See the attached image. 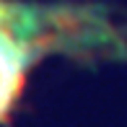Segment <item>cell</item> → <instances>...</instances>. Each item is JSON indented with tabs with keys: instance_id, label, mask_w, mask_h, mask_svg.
Listing matches in <instances>:
<instances>
[{
	"instance_id": "cell-1",
	"label": "cell",
	"mask_w": 127,
	"mask_h": 127,
	"mask_svg": "<svg viewBox=\"0 0 127 127\" xmlns=\"http://www.w3.org/2000/svg\"><path fill=\"white\" fill-rule=\"evenodd\" d=\"M83 26V24H78ZM73 10H52L18 5L10 18L0 24V119L8 117L16 104L29 67L47 49H52L62 34H73Z\"/></svg>"
},
{
	"instance_id": "cell-2",
	"label": "cell",
	"mask_w": 127,
	"mask_h": 127,
	"mask_svg": "<svg viewBox=\"0 0 127 127\" xmlns=\"http://www.w3.org/2000/svg\"><path fill=\"white\" fill-rule=\"evenodd\" d=\"M16 8H18V3H8V0H0V24H3L5 18H10V16L16 13Z\"/></svg>"
}]
</instances>
